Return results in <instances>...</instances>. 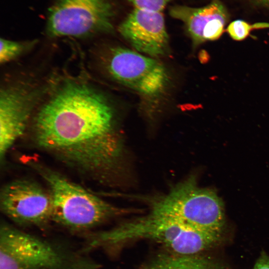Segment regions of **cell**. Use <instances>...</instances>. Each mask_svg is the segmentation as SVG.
Wrapping results in <instances>:
<instances>
[{
    "instance_id": "15",
    "label": "cell",
    "mask_w": 269,
    "mask_h": 269,
    "mask_svg": "<svg viewBox=\"0 0 269 269\" xmlns=\"http://www.w3.org/2000/svg\"><path fill=\"white\" fill-rule=\"evenodd\" d=\"M134 8L145 10L162 12L166 5L173 0H127Z\"/></svg>"
},
{
    "instance_id": "17",
    "label": "cell",
    "mask_w": 269,
    "mask_h": 269,
    "mask_svg": "<svg viewBox=\"0 0 269 269\" xmlns=\"http://www.w3.org/2000/svg\"><path fill=\"white\" fill-rule=\"evenodd\" d=\"M254 1L266 6H269V0H252Z\"/></svg>"
},
{
    "instance_id": "7",
    "label": "cell",
    "mask_w": 269,
    "mask_h": 269,
    "mask_svg": "<svg viewBox=\"0 0 269 269\" xmlns=\"http://www.w3.org/2000/svg\"><path fill=\"white\" fill-rule=\"evenodd\" d=\"M106 65L117 81L144 96L159 95L167 84L168 74L160 62L128 48L111 49Z\"/></svg>"
},
{
    "instance_id": "4",
    "label": "cell",
    "mask_w": 269,
    "mask_h": 269,
    "mask_svg": "<svg viewBox=\"0 0 269 269\" xmlns=\"http://www.w3.org/2000/svg\"><path fill=\"white\" fill-rule=\"evenodd\" d=\"M31 165L48 185L51 221L68 230L87 231L120 213L119 210L61 174L37 162Z\"/></svg>"
},
{
    "instance_id": "6",
    "label": "cell",
    "mask_w": 269,
    "mask_h": 269,
    "mask_svg": "<svg viewBox=\"0 0 269 269\" xmlns=\"http://www.w3.org/2000/svg\"><path fill=\"white\" fill-rule=\"evenodd\" d=\"M114 14L108 0H55L49 10L47 33L81 37L109 32Z\"/></svg>"
},
{
    "instance_id": "3",
    "label": "cell",
    "mask_w": 269,
    "mask_h": 269,
    "mask_svg": "<svg viewBox=\"0 0 269 269\" xmlns=\"http://www.w3.org/2000/svg\"><path fill=\"white\" fill-rule=\"evenodd\" d=\"M85 253L5 222L0 226V269H98Z\"/></svg>"
},
{
    "instance_id": "8",
    "label": "cell",
    "mask_w": 269,
    "mask_h": 269,
    "mask_svg": "<svg viewBox=\"0 0 269 269\" xmlns=\"http://www.w3.org/2000/svg\"><path fill=\"white\" fill-rule=\"evenodd\" d=\"M0 208L15 224L41 227L51 221L52 202L48 190L28 179H16L2 186Z\"/></svg>"
},
{
    "instance_id": "5",
    "label": "cell",
    "mask_w": 269,
    "mask_h": 269,
    "mask_svg": "<svg viewBox=\"0 0 269 269\" xmlns=\"http://www.w3.org/2000/svg\"><path fill=\"white\" fill-rule=\"evenodd\" d=\"M151 212L176 218L220 238L225 225L221 199L214 190L199 187L192 177L155 202Z\"/></svg>"
},
{
    "instance_id": "12",
    "label": "cell",
    "mask_w": 269,
    "mask_h": 269,
    "mask_svg": "<svg viewBox=\"0 0 269 269\" xmlns=\"http://www.w3.org/2000/svg\"><path fill=\"white\" fill-rule=\"evenodd\" d=\"M144 269H228L222 263L199 255L160 257Z\"/></svg>"
},
{
    "instance_id": "13",
    "label": "cell",
    "mask_w": 269,
    "mask_h": 269,
    "mask_svg": "<svg viewBox=\"0 0 269 269\" xmlns=\"http://www.w3.org/2000/svg\"><path fill=\"white\" fill-rule=\"evenodd\" d=\"M34 42H20L0 38V62H9L26 52L34 45Z\"/></svg>"
},
{
    "instance_id": "14",
    "label": "cell",
    "mask_w": 269,
    "mask_h": 269,
    "mask_svg": "<svg viewBox=\"0 0 269 269\" xmlns=\"http://www.w3.org/2000/svg\"><path fill=\"white\" fill-rule=\"evenodd\" d=\"M268 27L269 24L266 22H258L251 24L244 20L238 19L231 22L228 25L227 30L232 38L241 41L245 39L253 29Z\"/></svg>"
},
{
    "instance_id": "2",
    "label": "cell",
    "mask_w": 269,
    "mask_h": 269,
    "mask_svg": "<svg viewBox=\"0 0 269 269\" xmlns=\"http://www.w3.org/2000/svg\"><path fill=\"white\" fill-rule=\"evenodd\" d=\"M220 238L176 218L151 212L114 229L89 234L87 245L92 250L131 240L147 239L164 245L175 255L190 256L212 247Z\"/></svg>"
},
{
    "instance_id": "11",
    "label": "cell",
    "mask_w": 269,
    "mask_h": 269,
    "mask_svg": "<svg viewBox=\"0 0 269 269\" xmlns=\"http://www.w3.org/2000/svg\"><path fill=\"white\" fill-rule=\"evenodd\" d=\"M169 14L183 22L194 46L218 39L229 20L227 10L220 0H211L200 7L174 5L169 8Z\"/></svg>"
},
{
    "instance_id": "9",
    "label": "cell",
    "mask_w": 269,
    "mask_h": 269,
    "mask_svg": "<svg viewBox=\"0 0 269 269\" xmlns=\"http://www.w3.org/2000/svg\"><path fill=\"white\" fill-rule=\"evenodd\" d=\"M36 89L20 85L4 87L0 94V157L3 159L25 132L36 105Z\"/></svg>"
},
{
    "instance_id": "16",
    "label": "cell",
    "mask_w": 269,
    "mask_h": 269,
    "mask_svg": "<svg viewBox=\"0 0 269 269\" xmlns=\"http://www.w3.org/2000/svg\"><path fill=\"white\" fill-rule=\"evenodd\" d=\"M251 269H269V254L263 251Z\"/></svg>"
},
{
    "instance_id": "1",
    "label": "cell",
    "mask_w": 269,
    "mask_h": 269,
    "mask_svg": "<svg viewBox=\"0 0 269 269\" xmlns=\"http://www.w3.org/2000/svg\"><path fill=\"white\" fill-rule=\"evenodd\" d=\"M32 132L40 148L91 177L111 171L120 154L111 105L82 82L68 80L53 92L37 111Z\"/></svg>"
},
{
    "instance_id": "10",
    "label": "cell",
    "mask_w": 269,
    "mask_h": 269,
    "mask_svg": "<svg viewBox=\"0 0 269 269\" xmlns=\"http://www.w3.org/2000/svg\"><path fill=\"white\" fill-rule=\"evenodd\" d=\"M118 30L138 52L154 57L167 52L169 38L162 12L134 8L120 24Z\"/></svg>"
}]
</instances>
